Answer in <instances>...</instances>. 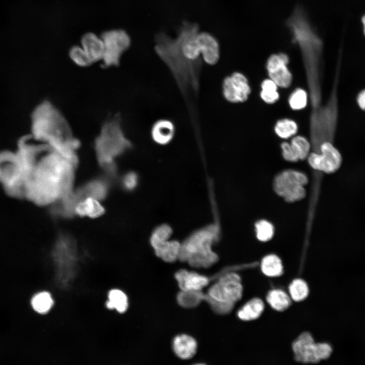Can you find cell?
<instances>
[{
  "label": "cell",
  "instance_id": "3",
  "mask_svg": "<svg viewBox=\"0 0 365 365\" xmlns=\"http://www.w3.org/2000/svg\"><path fill=\"white\" fill-rule=\"evenodd\" d=\"M155 42L156 53L169 69L183 95L197 96L202 64L193 63L184 56L177 35L173 38L160 32L156 34Z\"/></svg>",
  "mask_w": 365,
  "mask_h": 365
},
{
  "label": "cell",
  "instance_id": "31",
  "mask_svg": "<svg viewBox=\"0 0 365 365\" xmlns=\"http://www.w3.org/2000/svg\"><path fill=\"white\" fill-rule=\"evenodd\" d=\"M257 238L261 241L266 242L270 240L274 234L272 225L266 220H261L256 224Z\"/></svg>",
  "mask_w": 365,
  "mask_h": 365
},
{
  "label": "cell",
  "instance_id": "38",
  "mask_svg": "<svg viewBox=\"0 0 365 365\" xmlns=\"http://www.w3.org/2000/svg\"><path fill=\"white\" fill-rule=\"evenodd\" d=\"M19 170H20V169H19ZM20 172H21V171H20ZM21 174H22V173H21ZM22 176H23V175H22ZM23 178H24V177H23Z\"/></svg>",
  "mask_w": 365,
  "mask_h": 365
},
{
  "label": "cell",
  "instance_id": "13",
  "mask_svg": "<svg viewBox=\"0 0 365 365\" xmlns=\"http://www.w3.org/2000/svg\"><path fill=\"white\" fill-rule=\"evenodd\" d=\"M196 37L203 61L209 65H215L220 56V45L217 39L211 33L204 31H199Z\"/></svg>",
  "mask_w": 365,
  "mask_h": 365
},
{
  "label": "cell",
  "instance_id": "15",
  "mask_svg": "<svg viewBox=\"0 0 365 365\" xmlns=\"http://www.w3.org/2000/svg\"><path fill=\"white\" fill-rule=\"evenodd\" d=\"M175 127L170 120L162 119L156 121L151 130L153 140L158 144L165 145L170 143L174 137Z\"/></svg>",
  "mask_w": 365,
  "mask_h": 365
},
{
  "label": "cell",
  "instance_id": "33",
  "mask_svg": "<svg viewBox=\"0 0 365 365\" xmlns=\"http://www.w3.org/2000/svg\"><path fill=\"white\" fill-rule=\"evenodd\" d=\"M69 56L75 63L81 66H86L91 64L82 47H73L69 51Z\"/></svg>",
  "mask_w": 365,
  "mask_h": 365
},
{
  "label": "cell",
  "instance_id": "7",
  "mask_svg": "<svg viewBox=\"0 0 365 365\" xmlns=\"http://www.w3.org/2000/svg\"><path fill=\"white\" fill-rule=\"evenodd\" d=\"M307 176L296 170H288L278 174L274 181V191L288 202L300 201L305 198L304 187L308 184Z\"/></svg>",
  "mask_w": 365,
  "mask_h": 365
},
{
  "label": "cell",
  "instance_id": "32",
  "mask_svg": "<svg viewBox=\"0 0 365 365\" xmlns=\"http://www.w3.org/2000/svg\"><path fill=\"white\" fill-rule=\"evenodd\" d=\"M288 102L290 107L293 110H299L303 109L307 104V93L302 89H297L290 96Z\"/></svg>",
  "mask_w": 365,
  "mask_h": 365
},
{
  "label": "cell",
  "instance_id": "36",
  "mask_svg": "<svg viewBox=\"0 0 365 365\" xmlns=\"http://www.w3.org/2000/svg\"><path fill=\"white\" fill-rule=\"evenodd\" d=\"M356 101L359 108L362 111H365V89L358 93Z\"/></svg>",
  "mask_w": 365,
  "mask_h": 365
},
{
  "label": "cell",
  "instance_id": "28",
  "mask_svg": "<svg viewBox=\"0 0 365 365\" xmlns=\"http://www.w3.org/2000/svg\"><path fill=\"white\" fill-rule=\"evenodd\" d=\"M261 98L267 103H273L279 99L277 85L270 79L264 80L261 84Z\"/></svg>",
  "mask_w": 365,
  "mask_h": 365
},
{
  "label": "cell",
  "instance_id": "9",
  "mask_svg": "<svg viewBox=\"0 0 365 365\" xmlns=\"http://www.w3.org/2000/svg\"><path fill=\"white\" fill-rule=\"evenodd\" d=\"M104 48L102 61L105 67L119 65L123 53L130 45L129 35L123 30L105 31L101 36Z\"/></svg>",
  "mask_w": 365,
  "mask_h": 365
},
{
  "label": "cell",
  "instance_id": "19",
  "mask_svg": "<svg viewBox=\"0 0 365 365\" xmlns=\"http://www.w3.org/2000/svg\"><path fill=\"white\" fill-rule=\"evenodd\" d=\"M265 305L262 299L252 298L240 308L237 312V316L241 320L251 321L260 318L264 311Z\"/></svg>",
  "mask_w": 365,
  "mask_h": 365
},
{
  "label": "cell",
  "instance_id": "27",
  "mask_svg": "<svg viewBox=\"0 0 365 365\" xmlns=\"http://www.w3.org/2000/svg\"><path fill=\"white\" fill-rule=\"evenodd\" d=\"M290 144L298 160H303L308 158L311 145L305 137L295 136L292 138Z\"/></svg>",
  "mask_w": 365,
  "mask_h": 365
},
{
  "label": "cell",
  "instance_id": "20",
  "mask_svg": "<svg viewBox=\"0 0 365 365\" xmlns=\"http://www.w3.org/2000/svg\"><path fill=\"white\" fill-rule=\"evenodd\" d=\"M109 186L101 179H95L86 183L77 193L81 199L91 197L100 201L108 194Z\"/></svg>",
  "mask_w": 365,
  "mask_h": 365
},
{
  "label": "cell",
  "instance_id": "2",
  "mask_svg": "<svg viewBox=\"0 0 365 365\" xmlns=\"http://www.w3.org/2000/svg\"><path fill=\"white\" fill-rule=\"evenodd\" d=\"M32 131L35 139L51 150L68 158L78 157L80 142L64 115L51 101H43L33 111Z\"/></svg>",
  "mask_w": 365,
  "mask_h": 365
},
{
  "label": "cell",
  "instance_id": "6",
  "mask_svg": "<svg viewBox=\"0 0 365 365\" xmlns=\"http://www.w3.org/2000/svg\"><path fill=\"white\" fill-rule=\"evenodd\" d=\"M295 361L303 363H317L328 358L333 352L332 346L326 342H316L308 332L301 333L292 342Z\"/></svg>",
  "mask_w": 365,
  "mask_h": 365
},
{
  "label": "cell",
  "instance_id": "17",
  "mask_svg": "<svg viewBox=\"0 0 365 365\" xmlns=\"http://www.w3.org/2000/svg\"><path fill=\"white\" fill-rule=\"evenodd\" d=\"M104 211L100 201L91 197H86L77 203L75 213L80 217L94 218L101 216Z\"/></svg>",
  "mask_w": 365,
  "mask_h": 365
},
{
  "label": "cell",
  "instance_id": "14",
  "mask_svg": "<svg viewBox=\"0 0 365 365\" xmlns=\"http://www.w3.org/2000/svg\"><path fill=\"white\" fill-rule=\"evenodd\" d=\"M175 277L182 291L200 290L209 283L206 276L185 270L178 271Z\"/></svg>",
  "mask_w": 365,
  "mask_h": 365
},
{
  "label": "cell",
  "instance_id": "23",
  "mask_svg": "<svg viewBox=\"0 0 365 365\" xmlns=\"http://www.w3.org/2000/svg\"><path fill=\"white\" fill-rule=\"evenodd\" d=\"M181 244L175 240H169L153 248L156 254L163 261L173 262L178 259Z\"/></svg>",
  "mask_w": 365,
  "mask_h": 365
},
{
  "label": "cell",
  "instance_id": "30",
  "mask_svg": "<svg viewBox=\"0 0 365 365\" xmlns=\"http://www.w3.org/2000/svg\"><path fill=\"white\" fill-rule=\"evenodd\" d=\"M171 227L163 224L157 227L153 231L150 238V242L154 248L155 246L168 241L172 234Z\"/></svg>",
  "mask_w": 365,
  "mask_h": 365
},
{
  "label": "cell",
  "instance_id": "22",
  "mask_svg": "<svg viewBox=\"0 0 365 365\" xmlns=\"http://www.w3.org/2000/svg\"><path fill=\"white\" fill-rule=\"evenodd\" d=\"M260 268L264 275L270 278L280 277L284 273L282 261L275 254L265 256L261 260Z\"/></svg>",
  "mask_w": 365,
  "mask_h": 365
},
{
  "label": "cell",
  "instance_id": "37",
  "mask_svg": "<svg viewBox=\"0 0 365 365\" xmlns=\"http://www.w3.org/2000/svg\"><path fill=\"white\" fill-rule=\"evenodd\" d=\"M361 21L363 25V33L365 35V14L362 16Z\"/></svg>",
  "mask_w": 365,
  "mask_h": 365
},
{
  "label": "cell",
  "instance_id": "11",
  "mask_svg": "<svg viewBox=\"0 0 365 365\" xmlns=\"http://www.w3.org/2000/svg\"><path fill=\"white\" fill-rule=\"evenodd\" d=\"M222 87L224 98L233 103L246 101L251 91L247 79L239 72H235L226 77Z\"/></svg>",
  "mask_w": 365,
  "mask_h": 365
},
{
  "label": "cell",
  "instance_id": "18",
  "mask_svg": "<svg viewBox=\"0 0 365 365\" xmlns=\"http://www.w3.org/2000/svg\"><path fill=\"white\" fill-rule=\"evenodd\" d=\"M197 344L192 337L186 334L177 336L173 341V349L175 354L182 359H189L196 352Z\"/></svg>",
  "mask_w": 365,
  "mask_h": 365
},
{
  "label": "cell",
  "instance_id": "1",
  "mask_svg": "<svg viewBox=\"0 0 365 365\" xmlns=\"http://www.w3.org/2000/svg\"><path fill=\"white\" fill-rule=\"evenodd\" d=\"M78 161L51 149L38 161L25 181V191L36 203H54L72 192L74 171Z\"/></svg>",
  "mask_w": 365,
  "mask_h": 365
},
{
  "label": "cell",
  "instance_id": "12",
  "mask_svg": "<svg viewBox=\"0 0 365 365\" xmlns=\"http://www.w3.org/2000/svg\"><path fill=\"white\" fill-rule=\"evenodd\" d=\"M288 63V57L283 53L273 54L268 59L267 69L269 76L277 86L287 88L291 85L292 75L287 67Z\"/></svg>",
  "mask_w": 365,
  "mask_h": 365
},
{
  "label": "cell",
  "instance_id": "34",
  "mask_svg": "<svg viewBox=\"0 0 365 365\" xmlns=\"http://www.w3.org/2000/svg\"><path fill=\"white\" fill-rule=\"evenodd\" d=\"M122 186L126 191H132L137 186L138 176L134 172H129L122 178Z\"/></svg>",
  "mask_w": 365,
  "mask_h": 365
},
{
  "label": "cell",
  "instance_id": "21",
  "mask_svg": "<svg viewBox=\"0 0 365 365\" xmlns=\"http://www.w3.org/2000/svg\"><path fill=\"white\" fill-rule=\"evenodd\" d=\"M265 300L271 308L279 312L286 311L292 304V300L288 293L279 288L269 290Z\"/></svg>",
  "mask_w": 365,
  "mask_h": 365
},
{
  "label": "cell",
  "instance_id": "8",
  "mask_svg": "<svg viewBox=\"0 0 365 365\" xmlns=\"http://www.w3.org/2000/svg\"><path fill=\"white\" fill-rule=\"evenodd\" d=\"M208 295L218 302L234 305L243 296L241 277L235 272L225 274L209 288Z\"/></svg>",
  "mask_w": 365,
  "mask_h": 365
},
{
  "label": "cell",
  "instance_id": "25",
  "mask_svg": "<svg viewBox=\"0 0 365 365\" xmlns=\"http://www.w3.org/2000/svg\"><path fill=\"white\" fill-rule=\"evenodd\" d=\"M108 300L106 307L111 309H115L120 313L126 311L128 308V299L126 294L119 289H113L109 292Z\"/></svg>",
  "mask_w": 365,
  "mask_h": 365
},
{
  "label": "cell",
  "instance_id": "29",
  "mask_svg": "<svg viewBox=\"0 0 365 365\" xmlns=\"http://www.w3.org/2000/svg\"><path fill=\"white\" fill-rule=\"evenodd\" d=\"M276 134L282 138H288L297 132L298 126L293 120L283 119L277 122L274 128Z\"/></svg>",
  "mask_w": 365,
  "mask_h": 365
},
{
  "label": "cell",
  "instance_id": "5",
  "mask_svg": "<svg viewBox=\"0 0 365 365\" xmlns=\"http://www.w3.org/2000/svg\"><path fill=\"white\" fill-rule=\"evenodd\" d=\"M217 231V227L210 225L194 232L181 244L178 259L199 268H207L216 263L218 257L212 250L211 245L216 239Z\"/></svg>",
  "mask_w": 365,
  "mask_h": 365
},
{
  "label": "cell",
  "instance_id": "35",
  "mask_svg": "<svg viewBox=\"0 0 365 365\" xmlns=\"http://www.w3.org/2000/svg\"><path fill=\"white\" fill-rule=\"evenodd\" d=\"M282 156L285 160L289 162H297L298 159L290 143L283 142L281 144Z\"/></svg>",
  "mask_w": 365,
  "mask_h": 365
},
{
  "label": "cell",
  "instance_id": "26",
  "mask_svg": "<svg viewBox=\"0 0 365 365\" xmlns=\"http://www.w3.org/2000/svg\"><path fill=\"white\" fill-rule=\"evenodd\" d=\"M53 304V299L47 292H41L36 294L32 299L31 305L33 309L41 314L48 312Z\"/></svg>",
  "mask_w": 365,
  "mask_h": 365
},
{
  "label": "cell",
  "instance_id": "10",
  "mask_svg": "<svg viewBox=\"0 0 365 365\" xmlns=\"http://www.w3.org/2000/svg\"><path fill=\"white\" fill-rule=\"evenodd\" d=\"M309 164L315 170L331 174L337 171L342 162V157L333 142L325 141L319 146V152L310 153Z\"/></svg>",
  "mask_w": 365,
  "mask_h": 365
},
{
  "label": "cell",
  "instance_id": "4",
  "mask_svg": "<svg viewBox=\"0 0 365 365\" xmlns=\"http://www.w3.org/2000/svg\"><path fill=\"white\" fill-rule=\"evenodd\" d=\"M100 166L110 174L116 172V160L133 147L124 130L119 115L106 120L102 125L93 143Z\"/></svg>",
  "mask_w": 365,
  "mask_h": 365
},
{
  "label": "cell",
  "instance_id": "24",
  "mask_svg": "<svg viewBox=\"0 0 365 365\" xmlns=\"http://www.w3.org/2000/svg\"><path fill=\"white\" fill-rule=\"evenodd\" d=\"M287 291L291 300L295 302H301L306 300L309 294L307 282L300 278H295L289 283Z\"/></svg>",
  "mask_w": 365,
  "mask_h": 365
},
{
  "label": "cell",
  "instance_id": "16",
  "mask_svg": "<svg viewBox=\"0 0 365 365\" xmlns=\"http://www.w3.org/2000/svg\"><path fill=\"white\" fill-rule=\"evenodd\" d=\"M81 44L91 64L102 61L104 48L101 38L91 32L87 33L83 36Z\"/></svg>",
  "mask_w": 365,
  "mask_h": 365
}]
</instances>
